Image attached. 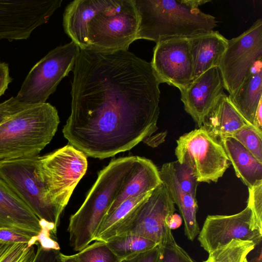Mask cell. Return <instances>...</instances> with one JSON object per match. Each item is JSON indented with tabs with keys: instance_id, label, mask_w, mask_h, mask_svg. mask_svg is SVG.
Masks as SVG:
<instances>
[{
	"instance_id": "obj_36",
	"label": "cell",
	"mask_w": 262,
	"mask_h": 262,
	"mask_svg": "<svg viewBox=\"0 0 262 262\" xmlns=\"http://www.w3.org/2000/svg\"><path fill=\"white\" fill-rule=\"evenodd\" d=\"M161 250V246L158 245L150 250L128 257L121 262H159Z\"/></svg>"
},
{
	"instance_id": "obj_42",
	"label": "cell",
	"mask_w": 262,
	"mask_h": 262,
	"mask_svg": "<svg viewBox=\"0 0 262 262\" xmlns=\"http://www.w3.org/2000/svg\"><path fill=\"white\" fill-rule=\"evenodd\" d=\"M242 262H249L247 260V257L244 258Z\"/></svg>"
},
{
	"instance_id": "obj_1",
	"label": "cell",
	"mask_w": 262,
	"mask_h": 262,
	"mask_svg": "<svg viewBox=\"0 0 262 262\" xmlns=\"http://www.w3.org/2000/svg\"><path fill=\"white\" fill-rule=\"evenodd\" d=\"M73 71L69 144L103 159L130 150L158 129L161 83L151 63L128 50L80 49Z\"/></svg>"
},
{
	"instance_id": "obj_29",
	"label": "cell",
	"mask_w": 262,
	"mask_h": 262,
	"mask_svg": "<svg viewBox=\"0 0 262 262\" xmlns=\"http://www.w3.org/2000/svg\"><path fill=\"white\" fill-rule=\"evenodd\" d=\"M237 140L257 160L262 163V132L246 124L229 136Z\"/></svg>"
},
{
	"instance_id": "obj_27",
	"label": "cell",
	"mask_w": 262,
	"mask_h": 262,
	"mask_svg": "<svg viewBox=\"0 0 262 262\" xmlns=\"http://www.w3.org/2000/svg\"><path fill=\"white\" fill-rule=\"evenodd\" d=\"M256 246L252 241L232 239L209 254L213 262H242Z\"/></svg>"
},
{
	"instance_id": "obj_28",
	"label": "cell",
	"mask_w": 262,
	"mask_h": 262,
	"mask_svg": "<svg viewBox=\"0 0 262 262\" xmlns=\"http://www.w3.org/2000/svg\"><path fill=\"white\" fill-rule=\"evenodd\" d=\"M35 253L34 245L0 242V262H32Z\"/></svg>"
},
{
	"instance_id": "obj_14",
	"label": "cell",
	"mask_w": 262,
	"mask_h": 262,
	"mask_svg": "<svg viewBox=\"0 0 262 262\" xmlns=\"http://www.w3.org/2000/svg\"><path fill=\"white\" fill-rule=\"evenodd\" d=\"M150 63L161 83L180 90L193 80L188 38H172L156 42Z\"/></svg>"
},
{
	"instance_id": "obj_15",
	"label": "cell",
	"mask_w": 262,
	"mask_h": 262,
	"mask_svg": "<svg viewBox=\"0 0 262 262\" xmlns=\"http://www.w3.org/2000/svg\"><path fill=\"white\" fill-rule=\"evenodd\" d=\"M223 79L218 67L212 68L193 79L185 87L179 90L185 111L200 128L224 93Z\"/></svg>"
},
{
	"instance_id": "obj_18",
	"label": "cell",
	"mask_w": 262,
	"mask_h": 262,
	"mask_svg": "<svg viewBox=\"0 0 262 262\" xmlns=\"http://www.w3.org/2000/svg\"><path fill=\"white\" fill-rule=\"evenodd\" d=\"M188 40L193 63V79L219 67L228 41L219 31L212 30L198 34Z\"/></svg>"
},
{
	"instance_id": "obj_5",
	"label": "cell",
	"mask_w": 262,
	"mask_h": 262,
	"mask_svg": "<svg viewBox=\"0 0 262 262\" xmlns=\"http://www.w3.org/2000/svg\"><path fill=\"white\" fill-rule=\"evenodd\" d=\"M138 25L134 0H107L88 23V48L102 51L128 50L137 40Z\"/></svg>"
},
{
	"instance_id": "obj_7",
	"label": "cell",
	"mask_w": 262,
	"mask_h": 262,
	"mask_svg": "<svg viewBox=\"0 0 262 262\" xmlns=\"http://www.w3.org/2000/svg\"><path fill=\"white\" fill-rule=\"evenodd\" d=\"M38 156L0 162V178L41 221L56 230L62 213L48 200L38 169Z\"/></svg>"
},
{
	"instance_id": "obj_8",
	"label": "cell",
	"mask_w": 262,
	"mask_h": 262,
	"mask_svg": "<svg viewBox=\"0 0 262 262\" xmlns=\"http://www.w3.org/2000/svg\"><path fill=\"white\" fill-rule=\"evenodd\" d=\"M174 205L162 182L132 210L114 236L137 235L160 245L172 242L174 238L169 222L176 211Z\"/></svg>"
},
{
	"instance_id": "obj_37",
	"label": "cell",
	"mask_w": 262,
	"mask_h": 262,
	"mask_svg": "<svg viewBox=\"0 0 262 262\" xmlns=\"http://www.w3.org/2000/svg\"><path fill=\"white\" fill-rule=\"evenodd\" d=\"M12 80L8 64L4 62H0V97L5 94Z\"/></svg>"
},
{
	"instance_id": "obj_23",
	"label": "cell",
	"mask_w": 262,
	"mask_h": 262,
	"mask_svg": "<svg viewBox=\"0 0 262 262\" xmlns=\"http://www.w3.org/2000/svg\"><path fill=\"white\" fill-rule=\"evenodd\" d=\"M246 124L228 96L223 93L207 115L202 126L218 139L229 136Z\"/></svg>"
},
{
	"instance_id": "obj_34",
	"label": "cell",
	"mask_w": 262,
	"mask_h": 262,
	"mask_svg": "<svg viewBox=\"0 0 262 262\" xmlns=\"http://www.w3.org/2000/svg\"><path fill=\"white\" fill-rule=\"evenodd\" d=\"M29 105H30L20 102L16 96L11 97L1 103L0 125L11 116Z\"/></svg>"
},
{
	"instance_id": "obj_10",
	"label": "cell",
	"mask_w": 262,
	"mask_h": 262,
	"mask_svg": "<svg viewBox=\"0 0 262 262\" xmlns=\"http://www.w3.org/2000/svg\"><path fill=\"white\" fill-rule=\"evenodd\" d=\"M177 144V158L184 154L190 158L199 183L217 182L229 167L223 146L203 126L180 136Z\"/></svg>"
},
{
	"instance_id": "obj_32",
	"label": "cell",
	"mask_w": 262,
	"mask_h": 262,
	"mask_svg": "<svg viewBox=\"0 0 262 262\" xmlns=\"http://www.w3.org/2000/svg\"><path fill=\"white\" fill-rule=\"evenodd\" d=\"M161 246L159 262H195L175 240Z\"/></svg>"
},
{
	"instance_id": "obj_26",
	"label": "cell",
	"mask_w": 262,
	"mask_h": 262,
	"mask_svg": "<svg viewBox=\"0 0 262 262\" xmlns=\"http://www.w3.org/2000/svg\"><path fill=\"white\" fill-rule=\"evenodd\" d=\"M171 162L176 179L182 189L196 199L199 182L190 158L184 154L177 158V161Z\"/></svg>"
},
{
	"instance_id": "obj_39",
	"label": "cell",
	"mask_w": 262,
	"mask_h": 262,
	"mask_svg": "<svg viewBox=\"0 0 262 262\" xmlns=\"http://www.w3.org/2000/svg\"><path fill=\"white\" fill-rule=\"evenodd\" d=\"M182 223L181 217L178 215L174 214L171 218L169 222V227L171 230L175 229L178 228Z\"/></svg>"
},
{
	"instance_id": "obj_24",
	"label": "cell",
	"mask_w": 262,
	"mask_h": 262,
	"mask_svg": "<svg viewBox=\"0 0 262 262\" xmlns=\"http://www.w3.org/2000/svg\"><path fill=\"white\" fill-rule=\"evenodd\" d=\"M151 192L126 199L106 215L97 229L94 241L105 242L113 236L132 210L146 199Z\"/></svg>"
},
{
	"instance_id": "obj_11",
	"label": "cell",
	"mask_w": 262,
	"mask_h": 262,
	"mask_svg": "<svg viewBox=\"0 0 262 262\" xmlns=\"http://www.w3.org/2000/svg\"><path fill=\"white\" fill-rule=\"evenodd\" d=\"M262 59V19L259 18L246 31L228 40L218 67L225 89L232 94L258 60Z\"/></svg>"
},
{
	"instance_id": "obj_41",
	"label": "cell",
	"mask_w": 262,
	"mask_h": 262,
	"mask_svg": "<svg viewBox=\"0 0 262 262\" xmlns=\"http://www.w3.org/2000/svg\"><path fill=\"white\" fill-rule=\"evenodd\" d=\"M204 262H213L212 257L210 254H209V256L207 259L204 261Z\"/></svg>"
},
{
	"instance_id": "obj_17",
	"label": "cell",
	"mask_w": 262,
	"mask_h": 262,
	"mask_svg": "<svg viewBox=\"0 0 262 262\" xmlns=\"http://www.w3.org/2000/svg\"><path fill=\"white\" fill-rule=\"evenodd\" d=\"M162 183L159 170L156 165L148 159L136 156L131 169L106 215L126 199L150 192Z\"/></svg>"
},
{
	"instance_id": "obj_30",
	"label": "cell",
	"mask_w": 262,
	"mask_h": 262,
	"mask_svg": "<svg viewBox=\"0 0 262 262\" xmlns=\"http://www.w3.org/2000/svg\"><path fill=\"white\" fill-rule=\"evenodd\" d=\"M95 241L75 254L79 262H121L105 242Z\"/></svg>"
},
{
	"instance_id": "obj_38",
	"label": "cell",
	"mask_w": 262,
	"mask_h": 262,
	"mask_svg": "<svg viewBox=\"0 0 262 262\" xmlns=\"http://www.w3.org/2000/svg\"><path fill=\"white\" fill-rule=\"evenodd\" d=\"M254 127L262 132V103H260L255 115Z\"/></svg>"
},
{
	"instance_id": "obj_35",
	"label": "cell",
	"mask_w": 262,
	"mask_h": 262,
	"mask_svg": "<svg viewBox=\"0 0 262 262\" xmlns=\"http://www.w3.org/2000/svg\"><path fill=\"white\" fill-rule=\"evenodd\" d=\"M37 249L32 262H59L60 250L45 248L38 243Z\"/></svg>"
},
{
	"instance_id": "obj_21",
	"label": "cell",
	"mask_w": 262,
	"mask_h": 262,
	"mask_svg": "<svg viewBox=\"0 0 262 262\" xmlns=\"http://www.w3.org/2000/svg\"><path fill=\"white\" fill-rule=\"evenodd\" d=\"M159 173L162 182L174 204L177 205L184 222L185 234L188 239L193 241L200 232L196 220L198 208L196 199L182 189L176 179L171 162L164 164Z\"/></svg>"
},
{
	"instance_id": "obj_12",
	"label": "cell",
	"mask_w": 262,
	"mask_h": 262,
	"mask_svg": "<svg viewBox=\"0 0 262 262\" xmlns=\"http://www.w3.org/2000/svg\"><path fill=\"white\" fill-rule=\"evenodd\" d=\"M62 0H0V40H25L47 23Z\"/></svg>"
},
{
	"instance_id": "obj_31",
	"label": "cell",
	"mask_w": 262,
	"mask_h": 262,
	"mask_svg": "<svg viewBox=\"0 0 262 262\" xmlns=\"http://www.w3.org/2000/svg\"><path fill=\"white\" fill-rule=\"evenodd\" d=\"M247 202L252 212V228L262 232V182L248 188Z\"/></svg>"
},
{
	"instance_id": "obj_40",
	"label": "cell",
	"mask_w": 262,
	"mask_h": 262,
	"mask_svg": "<svg viewBox=\"0 0 262 262\" xmlns=\"http://www.w3.org/2000/svg\"><path fill=\"white\" fill-rule=\"evenodd\" d=\"M59 262H79L75 254L65 255L62 253L59 254Z\"/></svg>"
},
{
	"instance_id": "obj_22",
	"label": "cell",
	"mask_w": 262,
	"mask_h": 262,
	"mask_svg": "<svg viewBox=\"0 0 262 262\" xmlns=\"http://www.w3.org/2000/svg\"><path fill=\"white\" fill-rule=\"evenodd\" d=\"M223 146L236 176L248 188L262 182V163L231 136L218 139Z\"/></svg>"
},
{
	"instance_id": "obj_3",
	"label": "cell",
	"mask_w": 262,
	"mask_h": 262,
	"mask_svg": "<svg viewBox=\"0 0 262 262\" xmlns=\"http://www.w3.org/2000/svg\"><path fill=\"white\" fill-rule=\"evenodd\" d=\"M136 156L112 160L98 178L68 228L74 250L80 251L94 241L97 229L130 171Z\"/></svg>"
},
{
	"instance_id": "obj_16",
	"label": "cell",
	"mask_w": 262,
	"mask_h": 262,
	"mask_svg": "<svg viewBox=\"0 0 262 262\" xmlns=\"http://www.w3.org/2000/svg\"><path fill=\"white\" fill-rule=\"evenodd\" d=\"M0 228L14 229L38 238L49 229L1 178Z\"/></svg>"
},
{
	"instance_id": "obj_33",
	"label": "cell",
	"mask_w": 262,
	"mask_h": 262,
	"mask_svg": "<svg viewBox=\"0 0 262 262\" xmlns=\"http://www.w3.org/2000/svg\"><path fill=\"white\" fill-rule=\"evenodd\" d=\"M38 238L24 232L10 228H0V242L5 243H24L36 245Z\"/></svg>"
},
{
	"instance_id": "obj_13",
	"label": "cell",
	"mask_w": 262,
	"mask_h": 262,
	"mask_svg": "<svg viewBox=\"0 0 262 262\" xmlns=\"http://www.w3.org/2000/svg\"><path fill=\"white\" fill-rule=\"evenodd\" d=\"M252 222V212L248 205L234 214L208 215L199 232L198 240L209 254L232 239L252 241L258 245L262 232L253 229Z\"/></svg>"
},
{
	"instance_id": "obj_4",
	"label": "cell",
	"mask_w": 262,
	"mask_h": 262,
	"mask_svg": "<svg viewBox=\"0 0 262 262\" xmlns=\"http://www.w3.org/2000/svg\"><path fill=\"white\" fill-rule=\"evenodd\" d=\"M60 122L49 103L30 105L0 125V162L35 157L51 142Z\"/></svg>"
},
{
	"instance_id": "obj_20",
	"label": "cell",
	"mask_w": 262,
	"mask_h": 262,
	"mask_svg": "<svg viewBox=\"0 0 262 262\" xmlns=\"http://www.w3.org/2000/svg\"><path fill=\"white\" fill-rule=\"evenodd\" d=\"M229 99L246 123L254 126L255 115L262 103V59L257 61Z\"/></svg>"
},
{
	"instance_id": "obj_2",
	"label": "cell",
	"mask_w": 262,
	"mask_h": 262,
	"mask_svg": "<svg viewBox=\"0 0 262 262\" xmlns=\"http://www.w3.org/2000/svg\"><path fill=\"white\" fill-rule=\"evenodd\" d=\"M139 17L137 39L156 43L172 38H189L217 26L212 15L191 6L187 0H134Z\"/></svg>"
},
{
	"instance_id": "obj_19",
	"label": "cell",
	"mask_w": 262,
	"mask_h": 262,
	"mask_svg": "<svg viewBox=\"0 0 262 262\" xmlns=\"http://www.w3.org/2000/svg\"><path fill=\"white\" fill-rule=\"evenodd\" d=\"M107 0H75L66 7L63 14L66 33L80 49L87 48L88 23Z\"/></svg>"
},
{
	"instance_id": "obj_9",
	"label": "cell",
	"mask_w": 262,
	"mask_h": 262,
	"mask_svg": "<svg viewBox=\"0 0 262 262\" xmlns=\"http://www.w3.org/2000/svg\"><path fill=\"white\" fill-rule=\"evenodd\" d=\"M79 50L72 41L51 50L31 68L16 97L27 104L46 102L61 80L73 70Z\"/></svg>"
},
{
	"instance_id": "obj_6",
	"label": "cell",
	"mask_w": 262,
	"mask_h": 262,
	"mask_svg": "<svg viewBox=\"0 0 262 262\" xmlns=\"http://www.w3.org/2000/svg\"><path fill=\"white\" fill-rule=\"evenodd\" d=\"M87 168V156L70 144L38 156V172L47 198L60 211L68 204Z\"/></svg>"
},
{
	"instance_id": "obj_25",
	"label": "cell",
	"mask_w": 262,
	"mask_h": 262,
	"mask_svg": "<svg viewBox=\"0 0 262 262\" xmlns=\"http://www.w3.org/2000/svg\"><path fill=\"white\" fill-rule=\"evenodd\" d=\"M121 260L150 250L158 244L145 237L134 234L115 235L105 241Z\"/></svg>"
}]
</instances>
